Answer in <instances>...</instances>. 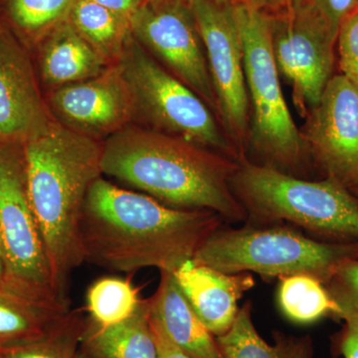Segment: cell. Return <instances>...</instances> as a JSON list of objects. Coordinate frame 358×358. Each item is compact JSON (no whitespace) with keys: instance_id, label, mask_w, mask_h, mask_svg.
<instances>
[{"instance_id":"cell-7","label":"cell","mask_w":358,"mask_h":358,"mask_svg":"<svg viewBox=\"0 0 358 358\" xmlns=\"http://www.w3.org/2000/svg\"><path fill=\"white\" fill-rule=\"evenodd\" d=\"M2 288L57 310L70 301L58 291L27 192L24 145L0 140Z\"/></svg>"},{"instance_id":"cell-25","label":"cell","mask_w":358,"mask_h":358,"mask_svg":"<svg viewBox=\"0 0 358 358\" xmlns=\"http://www.w3.org/2000/svg\"><path fill=\"white\" fill-rule=\"evenodd\" d=\"M85 326L81 310H70L41 338L0 353L2 358H77Z\"/></svg>"},{"instance_id":"cell-28","label":"cell","mask_w":358,"mask_h":358,"mask_svg":"<svg viewBox=\"0 0 358 358\" xmlns=\"http://www.w3.org/2000/svg\"><path fill=\"white\" fill-rule=\"evenodd\" d=\"M313 6L329 21L331 28L338 33L339 26L348 16L358 10V0H310Z\"/></svg>"},{"instance_id":"cell-5","label":"cell","mask_w":358,"mask_h":358,"mask_svg":"<svg viewBox=\"0 0 358 358\" xmlns=\"http://www.w3.org/2000/svg\"><path fill=\"white\" fill-rule=\"evenodd\" d=\"M232 11L243 47L251 107L247 152L255 157V164L294 176L305 169L310 157L282 94L271 47L268 13L245 2L232 6Z\"/></svg>"},{"instance_id":"cell-2","label":"cell","mask_w":358,"mask_h":358,"mask_svg":"<svg viewBox=\"0 0 358 358\" xmlns=\"http://www.w3.org/2000/svg\"><path fill=\"white\" fill-rule=\"evenodd\" d=\"M238 162L154 129L126 127L103 143L102 173L183 210L247 220L231 188Z\"/></svg>"},{"instance_id":"cell-6","label":"cell","mask_w":358,"mask_h":358,"mask_svg":"<svg viewBox=\"0 0 358 358\" xmlns=\"http://www.w3.org/2000/svg\"><path fill=\"white\" fill-rule=\"evenodd\" d=\"M220 227L197 250L193 260L227 274L253 272L264 278L310 275L324 285L358 242L317 241L289 226L256 224Z\"/></svg>"},{"instance_id":"cell-30","label":"cell","mask_w":358,"mask_h":358,"mask_svg":"<svg viewBox=\"0 0 358 358\" xmlns=\"http://www.w3.org/2000/svg\"><path fill=\"white\" fill-rule=\"evenodd\" d=\"M150 327L157 348V358H192L186 355L178 346L173 345L166 334L162 331L159 322L152 317L150 313Z\"/></svg>"},{"instance_id":"cell-29","label":"cell","mask_w":358,"mask_h":358,"mask_svg":"<svg viewBox=\"0 0 358 358\" xmlns=\"http://www.w3.org/2000/svg\"><path fill=\"white\" fill-rule=\"evenodd\" d=\"M338 350L345 358H358V320H345L338 338Z\"/></svg>"},{"instance_id":"cell-14","label":"cell","mask_w":358,"mask_h":358,"mask_svg":"<svg viewBox=\"0 0 358 358\" xmlns=\"http://www.w3.org/2000/svg\"><path fill=\"white\" fill-rule=\"evenodd\" d=\"M56 122L27 52L0 25V140L25 145L48 133Z\"/></svg>"},{"instance_id":"cell-18","label":"cell","mask_w":358,"mask_h":358,"mask_svg":"<svg viewBox=\"0 0 358 358\" xmlns=\"http://www.w3.org/2000/svg\"><path fill=\"white\" fill-rule=\"evenodd\" d=\"M150 300L141 301L128 320L99 327L86 319L80 352L94 358H157L150 322Z\"/></svg>"},{"instance_id":"cell-13","label":"cell","mask_w":358,"mask_h":358,"mask_svg":"<svg viewBox=\"0 0 358 358\" xmlns=\"http://www.w3.org/2000/svg\"><path fill=\"white\" fill-rule=\"evenodd\" d=\"M48 106L61 124L96 140L126 128L136 115L133 94L117 63L87 81L52 90Z\"/></svg>"},{"instance_id":"cell-8","label":"cell","mask_w":358,"mask_h":358,"mask_svg":"<svg viewBox=\"0 0 358 358\" xmlns=\"http://www.w3.org/2000/svg\"><path fill=\"white\" fill-rule=\"evenodd\" d=\"M117 64L133 94L136 115L150 124V129L178 136L236 162L241 159L208 105L159 64L133 34Z\"/></svg>"},{"instance_id":"cell-3","label":"cell","mask_w":358,"mask_h":358,"mask_svg":"<svg viewBox=\"0 0 358 358\" xmlns=\"http://www.w3.org/2000/svg\"><path fill=\"white\" fill-rule=\"evenodd\" d=\"M33 213L58 291L66 299L72 273L85 262L81 225L85 200L102 173L103 143L56 122L24 145Z\"/></svg>"},{"instance_id":"cell-31","label":"cell","mask_w":358,"mask_h":358,"mask_svg":"<svg viewBox=\"0 0 358 358\" xmlns=\"http://www.w3.org/2000/svg\"><path fill=\"white\" fill-rule=\"evenodd\" d=\"M91 1L109 9L131 23V18L145 0H91Z\"/></svg>"},{"instance_id":"cell-26","label":"cell","mask_w":358,"mask_h":358,"mask_svg":"<svg viewBox=\"0 0 358 358\" xmlns=\"http://www.w3.org/2000/svg\"><path fill=\"white\" fill-rule=\"evenodd\" d=\"M326 287L338 305L336 317L358 320V257L341 263Z\"/></svg>"},{"instance_id":"cell-33","label":"cell","mask_w":358,"mask_h":358,"mask_svg":"<svg viewBox=\"0 0 358 358\" xmlns=\"http://www.w3.org/2000/svg\"><path fill=\"white\" fill-rule=\"evenodd\" d=\"M303 1H306V0H278V7L275 10H280V9L289 8V7L298 6V4H300Z\"/></svg>"},{"instance_id":"cell-37","label":"cell","mask_w":358,"mask_h":358,"mask_svg":"<svg viewBox=\"0 0 358 358\" xmlns=\"http://www.w3.org/2000/svg\"><path fill=\"white\" fill-rule=\"evenodd\" d=\"M0 358H2V355H1V353H0Z\"/></svg>"},{"instance_id":"cell-1","label":"cell","mask_w":358,"mask_h":358,"mask_svg":"<svg viewBox=\"0 0 358 358\" xmlns=\"http://www.w3.org/2000/svg\"><path fill=\"white\" fill-rule=\"evenodd\" d=\"M210 210H183L150 195L94 181L82 214L85 262L120 273L157 268L173 273L222 227Z\"/></svg>"},{"instance_id":"cell-16","label":"cell","mask_w":358,"mask_h":358,"mask_svg":"<svg viewBox=\"0 0 358 358\" xmlns=\"http://www.w3.org/2000/svg\"><path fill=\"white\" fill-rule=\"evenodd\" d=\"M148 300L150 315L179 350L192 358H224L215 336L193 310L171 273L160 272L159 288Z\"/></svg>"},{"instance_id":"cell-35","label":"cell","mask_w":358,"mask_h":358,"mask_svg":"<svg viewBox=\"0 0 358 358\" xmlns=\"http://www.w3.org/2000/svg\"><path fill=\"white\" fill-rule=\"evenodd\" d=\"M3 277H4L3 258H2L1 243H0V287H2V284H3Z\"/></svg>"},{"instance_id":"cell-34","label":"cell","mask_w":358,"mask_h":358,"mask_svg":"<svg viewBox=\"0 0 358 358\" xmlns=\"http://www.w3.org/2000/svg\"><path fill=\"white\" fill-rule=\"evenodd\" d=\"M213 1L220 4V6H232L234 4L239 3V2H243V0H213Z\"/></svg>"},{"instance_id":"cell-36","label":"cell","mask_w":358,"mask_h":358,"mask_svg":"<svg viewBox=\"0 0 358 358\" xmlns=\"http://www.w3.org/2000/svg\"><path fill=\"white\" fill-rule=\"evenodd\" d=\"M77 358H94V357H90V355H86V353L79 352V355H78Z\"/></svg>"},{"instance_id":"cell-19","label":"cell","mask_w":358,"mask_h":358,"mask_svg":"<svg viewBox=\"0 0 358 358\" xmlns=\"http://www.w3.org/2000/svg\"><path fill=\"white\" fill-rule=\"evenodd\" d=\"M275 345L261 338L252 320L250 301L239 308L229 331L216 338L224 358H313L312 338L308 336L274 334Z\"/></svg>"},{"instance_id":"cell-23","label":"cell","mask_w":358,"mask_h":358,"mask_svg":"<svg viewBox=\"0 0 358 358\" xmlns=\"http://www.w3.org/2000/svg\"><path fill=\"white\" fill-rule=\"evenodd\" d=\"M143 299L140 289L129 279L103 277L89 287L86 294L88 319L99 327H110L131 317Z\"/></svg>"},{"instance_id":"cell-15","label":"cell","mask_w":358,"mask_h":358,"mask_svg":"<svg viewBox=\"0 0 358 358\" xmlns=\"http://www.w3.org/2000/svg\"><path fill=\"white\" fill-rule=\"evenodd\" d=\"M193 310L215 338L227 333L239 312L238 301L255 285L250 273L227 274L190 259L173 273Z\"/></svg>"},{"instance_id":"cell-24","label":"cell","mask_w":358,"mask_h":358,"mask_svg":"<svg viewBox=\"0 0 358 358\" xmlns=\"http://www.w3.org/2000/svg\"><path fill=\"white\" fill-rule=\"evenodd\" d=\"M77 0H4L6 15L27 41L38 44L69 20Z\"/></svg>"},{"instance_id":"cell-21","label":"cell","mask_w":358,"mask_h":358,"mask_svg":"<svg viewBox=\"0 0 358 358\" xmlns=\"http://www.w3.org/2000/svg\"><path fill=\"white\" fill-rule=\"evenodd\" d=\"M69 22L110 64L117 63L131 36L128 20L91 0H77Z\"/></svg>"},{"instance_id":"cell-32","label":"cell","mask_w":358,"mask_h":358,"mask_svg":"<svg viewBox=\"0 0 358 358\" xmlns=\"http://www.w3.org/2000/svg\"><path fill=\"white\" fill-rule=\"evenodd\" d=\"M243 2L258 10L266 11V13H272L278 7V0H243Z\"/></svg>"},{"instance_id":"cell-17","label":"cell","mask_w":358,"mask_h":358,"mask_svg":"<svg viewBox=\"0 0 358 358\" xmlns=\"http://www.w3.org/2000/svg\"><path fill=\"white\" fill-rule=\"evenodd\" d=\"M38 44L40 75L43 83L53 90L87 81L112 65L77 32L69 20Z\"/></svg>"},{"instance_id":"cell-27","label":"cell","mask_w":358,"mask_h":358,"mask_svg":"<svg viewBox=\"0 0 358 358\" xmlns=\"http://www.w3.org/2000/svg\"><path fill=\"white\" fill-rule=\"evenodd\" d=\"M336 42L341 75L358 90V10L341 22Z\"/></svg>"},{"instance_id":"cell-20","label":"cell","mask_w":358,"mask_h":358,"mask_svg":"<svg viewBox=\"0 0 358 358\" xmlns=\"http://www.w3.org/2000/svg\"><path fill=\"white\" fill-rule=\"evenodd\" d=\"M69 310L47 307L0 287V352L41 338Z\"/></svg>"},{"instance_id":"cell-4","label":"cell","mask_w":358,"mask_h":358,"mask_svg":"<svg viewBox=\"0 0 358 358\" xmlns=\"http://www.w3.org/2000/svg\"><path fill=\"white\" fill-rule=\"evenodd\" d=\"M231 188L251 223H291L331 242H358V200L334 179L306 180L244 157Z\"/></svg>"},{"instance_id":"cell-12","label":"cell","mask_w":358,"mask_h":358,"mask_svg":"<svg viewBox=\"0 0 358 358\" xmlns=\"http://www.w3.org/2000/svg\"><path fill=\"white\" fill-rule=\"evenodd\" d=\"M301 136L327 178L358 193V90L343 75L331 78Z\"/></svg>"},{"instance_id":"cell-10","label":"cell","mask_w":358,"mask_h":358,"mask_svg":"<svg viewBox=\"0 0 358 358\" xmlns=\"http://www.w3.org/2000/svg\"><path fill=\"white\" fill-rule=\"evenodd\" d=\"M203 43L216 112L224 133L241 159L246 157L251 107L245 76L243 47L232 6L213 0H189Z\"/></svg>"},{"instance_id":"cell-9","label":"cell","mask_w":358,"mask_h":358,"mask_svg":"<svg viewBox=\"0 0 358 358\" xmlns=\"http://www.w3.org/2000/svg\"><path fill=\"white\" fill-rule=\"evenodd\" d=\"M267 13L278 71L291 86L299 114L307 117L334 77L338 33L310 0Z\"/></svg>"},{"instance_id":"cell-22","label":"cell","mask_w":358,"mask_h":358,"mask_svg":"<svg viewBox=\"0 0 358 358\" xmlns=\"http://www.w3.org/2000/svg\"><path fill=\"white\" fill-rule=\"evenodd\" d=\"M277 301L282 315L296 324H313L329 315L338 317V305L326 285L313 275L281 278Z\"/></svg>"},{"instance_id":"cell-11","label":"cell","mask_w":358,"mask_h":358,"mask_svg":"<svg viewBox=\"0 0 358 358\" xmlns=\"http://www.w3.org/2000/svg\"><path fill=\"white\" fill-rule=\"evenodd\" d=\"M131 28L148 53L216 110L206 54L189 0H145L131 18Z\"/></svg>"}]
</instances>
